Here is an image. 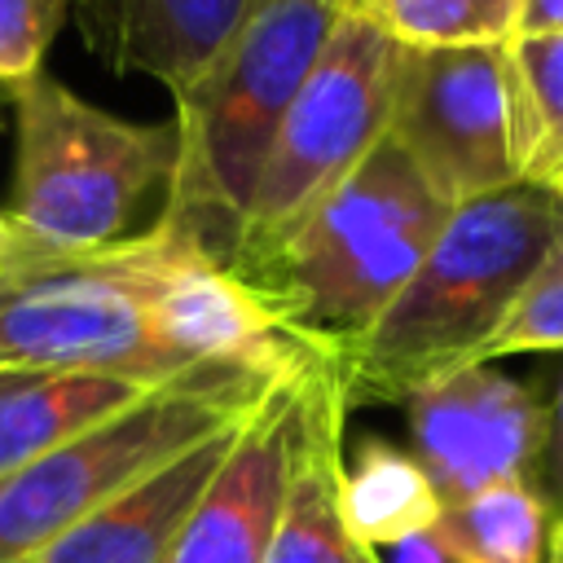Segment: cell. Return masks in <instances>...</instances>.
Here are the masks:
<instances>
[{"label":"cell","mask_w":563,"mask_h":563,"mask_svg":"<svg viewBox=\"0 0 563 563\" xmlns=\"http://www.w3.org/2000/svg\"><path fill=\"white\" fill-rule=\"evenodd\" d=\"M295 374V369H290ZM282 374L260 369H198L163 383L79 431L53 453L0 479V563H22L53 537L101 510L110 497L242 422Z\"/></svg>","instance_id":"8992f818"},{"label":"cell","mask_w":563,"mask_h":563,"mask_svg":"<svg viewBox=\"0 0 563 563\" xmlns=\"http://www.w3.org/2000/svg\"><path fill=\"white\" fill-rule=\"evenodd\" d=\"M413 457L440 501L528 479L541 444L545 400L493 365L453 369L405 400Z\"/></svg>","instance_id":"30bf717a"},{"label":"cell","mask_w":563,"mask_h":563,"mask_svg":"<svg viewBox=\"0 0 563 563\" xmlns=\"http://www.w3.org/2000/svg\"><path fill=\"white\" fill-rule=\"evenodd\" d=\"M449 216L453 202L383 136L246 286L295 339L339 361L387 312Z\"/></svg>","instance_id":"3957f363"},{"label":"cell","mask_w":563,"mask_h":563,"mask_svg":"<svg viewBox=\"0 0 563 563\" xmlns=\"http://www.w3.org/2000/svg\"><path fill=\"white\" fill-rule=\"evenodd\" d=\"M339 506L352 537L365 550L378 545H409L431 537L444 501L418 457L387 440H361L352 457H343L339 475Z\"/></svg>","instance_id":"9a60e30c"},{"label":"cell","mask_w":563,"mask_h":563,"mask_svg":"<svg viewBox=\"0 0 563 563\" xmlns=\"http://www.w3.org/2000/svg\"><path fill=\"white\" fill-rule=\"evenodd\" d=\"M40 255H48V251L31 246V242L13 229V220L4 216V207H0V277H4V273L26 268V264H31V260H40Z\"/></svg>","instance_id":"603a6c76"},{"label":"cell","mask_w":563,"mask_h":563,"mask_svg":"<svg viewBox=\"0 0 563 563\" xmlns=\"http://www.w3.org/2000/svg\"><path fill=\"white\" fill-rule=\"evenodd\" d=\"M339 361L321 356L295 374H282L264 400L246 413L224 453L216 479L185 519L167 563H264L299 453L308 444L325 383Z\"/></svg>","instance_id":"9c48e42d"},{"label":"cell","mask_w":563,"mask_h":563,"mask_svg":"<svg viewBox=\"0 0 563 563\" xmlns=\"http://www.w3.org/2000/svg\"><path fill=\"white\" fill-rule=\"evenodd\" d=\"M545 189H550V194L559 198V207H563V167H559V172H554V176L545 180Z\"/></svg>","instance_id":"cb8c5ba5"},{"label":"cell","mask_w":563,"mask_h":563,"mask_svg":"<svg viewBox=\"0 0 563 563\" xmlns=\"http://www.w3.org/2000/svg\"><path fill=\"white\" fill-rule=\"evenodd\" d=\"M396 75L400 44L352 0L273 132L233 251L242 282L255 277L387 136Z\"/></svg>","instance_id":"52a82bcc"},{"label":"cell","mask_w":563,"mask_h":563,"mask_svg":"<svg viewBox=\"0 0 563 563\" xmlns=\"http://www.w3.org/2000/svg\"><path fill=\"white\" fill-rule=\"evenodd\" d=\"M352 0H264L176 101L167 216L233 268L273 132Z\"/></svg>","instance_id":"277c9868"},{"label":"cell","mask_w":563,"mask_h":563,"mask_svg":"<svg viewBox=\"0 0 563 563\" xmlns=\"http://www.w3.org/2000/svg\"><path fill=\"white\" fill-rule=\"evenodd\" d=\"M13 97V185L4 216L48 255L119 246L150 224L141 211L172 194L176 123L119 119L53 75H31Z\"/></svg>","instance_id":"5b68a950"},{"label":"cell","mask_w":563,"mask_h":563,"mask_svg":"<svg viewBox=\"0 0 563 563\" xmlns=\"http://www.w3.org/2000/svg\"><path fill=\"white\" fill-rule=\"evenodd\" d=\"M405 48L506 44L519 0H356Z\"/></svg>","instance_id":"e0dca14e"},{"label":"cell","mask_w":563,"mask_h":563,"mask_svg":"<svg viewBox=\"0 0 563 563\" xmlns=\"http://www.w3.org/2000/svg\"><path fill=\"white\" fill-rule=\"evenodd\" d=\"M515 35H563V0H519Z\"/></svg>","instance_id":"7402d4cb"},{"label":"cell","mask_w":563,"mask_h":563,"mask_svg":"<svg viewBox=\"0 0 563 563\" xmlns=\"http://www.w3.org/2000/svg\"><path fill=\"white\" fill-rule=\"evenodd\" d=\"M66 9L70 0H0V88H18L44 70Z\"/></svg>","instance_id":"ffe728a7"},{"label":"cell","mask_w":563,"mask_h":563,"mask_svg":"<svg viewBox=\"0 0 563 563\" xmlns=\"http://www.w3.org/2000/svg\"><path fill=\"white\" fill-rule=\"evenodd\" d=\"M387 136L453 202L528 180L532 128L506 44L405 48Z\"/></svg>","instance_id":"ba28073f"},{"label":"cell","mask_w":563,"mask_h":563,"mask_svg":"<svg viewBox=\"0 0 563 563\" xmlns=\"http://www.w3.org/2000/svg\"><path fill=\"white\" fill-rule=\"evenodd\" d=\"M264 0H70L84 48L114 75L158 79L172 97L211 66Z\"/></svg>","instance_id":"8fae6325"},{"label":"cell","mask_w":563,"mask_h":563,"mask_svg":"<svg viewBox=\"0 0 563 563\" xmlns=\"http://www.w3.org/2000/svg\"><path fill=\"white\" fill-rule=\"evenodd\" d=\"M347 391L343 374H334L321 391L308 444L299 453L273 545L264 563H383L365 550L339 506V475H343V422H347Z\"/></svg>","instance_id":"5bb4252c"},{"label":"cell","mask_w":563,"mask_h":563,"mask_svg":"<svg viewBox=\"0 0 563 563\" xmlns=\"http://www.w3.org/2000/svg\"><path fill=\"white\" fill-rule=\"evenodd\" d=\"M506 48L532 128L528 185H545L563 167V35H510Z\"/></svg>","instance_id":"ac0fdd59"},{"label":"cell","mask_w":563,"mask_h":563,"mask_svg":"<svg viewBox=\"0 0 563 563\" xmlns=\"http://www.w3.org/2000/svg\"><path fill=\"white\" fill-rule=\"evenodd\" d=\"M515 352H563V238L541 260L528 290L497 325V334L484 343L479 365H493L497 356H515Z\"/></svg>","instance_id":"d6986e66"},{"label":"cell","mask_w":563,"mask_h":563,"mask_svg":"<svg viewBox=\"0 0 563 563\" xmlns=\"http://www.w3.org/2000/svg\"><path fill=\"white\" fill-rule=\"evenodd\" d=\"M321 356L167 211L119 246L40 255L0 277V369L163 387L198 369L290 374Z\"/></svg>","instance_id":"6da1fadb"},{"label":"cell","mask_w":563,"mask_h":563,"mask_svg":"<svg viewBox=\"0 0 563 563\" xmlns=\"http://www.w3.org/2000/svg\"><path fill=\"white\" fill-rule=\"evenodd\" d=\"M563 238L545 185H510L453 207L387 312L339 356L347 405H405L427 383L479 365L541 260Z\"/></svg>","instance_id":"7a4b0ae2"},{"label":"cell","mask_w":563,"mask_h":563,"mask_svg":"<svg viewBox=\"0 0 563 563\" xmlns=\"http://www.w3.org/2000/svg\"><path fill=\"white\" fill-rule=\"evenodd\" d=\"M444 563H550L554 523L528 479L479 488L449 501L431 528Z\"/></svg>","instance_id":"2e32d148"},{"label":"cell","mask_w":563,"mask_h":563,"mask_svg":"<svg viewBox=\"0 0 563 563\" xmlns=\"http://www.w3.org/2000/svg\"><path fill=\"white\" fill-rule=\"evenodd\" d=\"M242 422L163 462L158 471H150L145 479L110 497L101 510H92L88 519H79L75 528L53 537L44 550H35L22 563H167L185 519L194 515L198 497L216 479Z\"/></svg>","instance_id":"7c38bea8"},{"label":"cell","mask_w":563,"mask_h":563,"mask_svg":"<svg viewBox=\"0 0 563 563\" xmlns=\"http://www.w3.org/2000/svg\"><path fill=\"white\" fill-rule=\"evenodd\" d=\"M145 383L88 369H0V479L141 400Z\"/></svg>","instance_id":"4fadbf2b"},{"label":"cell","mask_w":563,"mask_h":563,"mask_svg":"<svg viewBox=\"0 0 563 563\" xmlns=\"http://www.w3.org/2000/svg\"><path fill=\"white\" fill-rule=\"evenodd\" d=\"M528 484L537 488V497L545 501L550 523H554V559L550 563H563V369H559V383L545 400L541 444H537V462H532Z\"/></svg>","instance_id":"44dd1931"}]
</instances>
